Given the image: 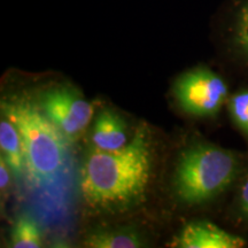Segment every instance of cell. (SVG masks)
<instances>
[{"label": "cell", "mask_w": 248, "mask_h": 248, "mask_svg": "<svg viewBox=\"0 0 248 248\" xmlns=\"http://www.w3.org/2000/svg\"><path fill=\"white\" fill-rule=\"evenodd\" d=\"M153 152L145 124L136 130L123 148L108 152L99 148L86 155L80 172V191L90 208L117 213L137 206L146 197Z\"/></svg>", "instance_id": "cell-1"}, {"label": "cell", "mask_w": 248, "mask_h": 248, "mask_svg": "<svg viewBox=\"0 0 248 248\" xmlns=\"http://www.w3.org/2000/svg\"><path fill=\"white\" fill-rule=\"evenodd\" d=\"M1 111L20 132L29 178L36 185L51 184L67 166L68 139L39 106L26 99L4 101Z\"/></svg>", "instance_id": "cell-2"}, {"label": "cell", "mask_w": 248, "mask_h": 248, "mask_svg": "<svg viewBox=\"0 0 248 248\" xmlns=\"http://www.w3.org/2000/svg\"><path fill=\"white\" fill-rule=\"evenodd\" d=\"M239 168L231 152L208 144L188 147L176 167L175 192L183 202L197 204L218 195L231 184Z\"/></svg>", "instance_id": "cell-3"}, {"label": "cell", "mask_w": 248, "mask_h": 248, "mask_svg": "<svg viewBox=\"0 0 248 248\" xmlns=\"http://www.w3.org/2000/svg\"><path fill=\"white\" fill-rule=\"evenodd\" d=\"M173 93L179 106L193 116L207 117L218 113L228 98V85L207 68H195L177 79Z\"/></svg>", "instance_id": "cell-4"}, {"label": "cell", "mask_w": 248, "mask_h": 248, "mask_svg": "<svg viewBox=\"0 0 248 248\" xmlns=\"http://www.w3.org/2000/svg\"><path fill=\"white\" fill-rule=\"evenodd\" d=\"M38 106L67 139H76L93 116V107L78 90L58 85L40 93Z\"/></svg>", "instance_id": "cell-5"}, {"label": "cell", "mask_w": 248, "mask_h": 248, "mask_svg": "<svg viewBox=\"0 0 248 248\" xmlns=\"http://www.w3.org/2000/svg\"><path fill=\"white\" fill-rule=\"evenodd\" d=\"M246 240L207 221L192 222L182 229L171 246L179 248H240Z\"/></svg>", "instance_id": "cell-6"}, {"label": "cell", "mask_w": 248, "mask_h": 248, "mask_svg": "<svg viewBox=\"0 0 248 248\" xmlns=\"http://www.w3.org/2000/svg\"><path fill=\"white\" fill-rule=\"evenodd\" d=\"M92 142L95 148L113 152L123 148L128 142L125 123L115 111L102 109L92 130Z\"/></svg>", "instance_id": "cell-7"}, {"label": "cell", "mask_w": 248, "mask_h": 248, "mask_svg": "<svg viewBox=\"0 0 248 248\" xmlns=\"http://www.w3.org/2000/svg\"><path fill=\"white\" fill-rule=\"evenodd\" d=\"M0 148L9 169L17 178L22 177L26 171L23 145L20 132L11 120L2 115L0 121Z\"/></svg>", "instance_id": "cell-8"}, {"label": "cell", "mask_w": 248, "mask_h": 248, "mask_svg": "<svg viewBox=\"0 0 248 248\" xmlns=\"http://www.w3.org/2000/svg\"><path fill=\"white\" fill-rule=\"evenodd\" d=\"M85 246L92 248H138L144 246L141 234L132 228L100 229L91 232Z\"/></svg>", "instance_id": "cell-9"}, {"label": "cell", "mask_w": 248, "mask_h": 248, "mask_svg": "<svg viewBox=\"0 0 248 248\" xmlns=\"http://www.w3.org/2000/svg\"><path fill=\"white\" fill-rule=\"evenodd\" d=\"M11 245L15 248H38L42 246L40 232L36 223L29 217H20L12 230Z\"/></svg>", "instance_id": "cell-10"}, {"label": "cell", "mask_w": 248, "mask_h": 248, "mask_svg": "<svg viewBox=\"0 0 248 248\" xmlns=\"http://www.w3.org/2000/svg\"><path fill=\"white\" fill-rule=\"evenodd\" d=\"M229 109L235 125L248 137V90L232 95L229 102Z\"/></svg>", "instance_id": "cell-11"}, {"label": "cell", "mask_w": 248, "mask_h": 248, "mask_svg": "<svg viewBox=\"0 0 248 248\" xmlns=\"http://www.w3.org/2000/svg\"><path fill=\"white\" fill-rule=\"evenodd\" d=\"M234 42L245 57L248 58V0L238 13L234 30Z\"/></svg>", "instance_id": "cell-12"}, {"label": "cell", "mask_w": 248, "mask_h": 248, "mask_svg": "<svg viewBox=\"0 0 248 248\" xmlns=\"http://www.w3.org/2000/svg\"><path fill=\"white\" fill-rule=\"evenodd\" d=\"M239 206L241 212L248 218V177L240 188L239 194Z\"/></svg>", "instance_id": "cell-13"}, {"label": "cell", "mask_w": 248, "mask_h": 248, "mask_svg": "<svg viewBox=\"0 0 248 248\" xmlns=\"http://www.w3.org/2000/svg\"><path fill=\"white\" fill-rule=\"evenodd\" d=\"M9 167L4 157H0V188L6 190L9 183Z\"/></svg>", "instance_id": "cell-14"}]
</instances>
